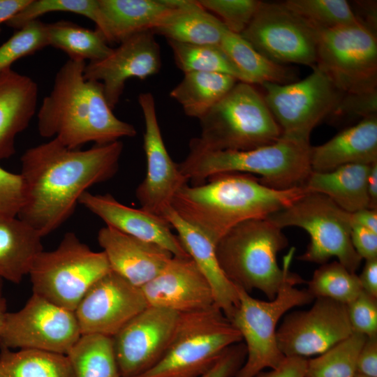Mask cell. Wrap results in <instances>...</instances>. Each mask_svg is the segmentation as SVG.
I'll list each match as a JSON object with an SVG mask.
<instances>
[{
    "mask_svg": "<svg viewBox=\"0 0 377 377\" xmlns=\"http://www.w3.org/2000/svg\"><path fill=\"white\" fill-rule=\"evenodd\" d=\"M351 222L377 233V209L365 208L351 213Z\"/></svg>",
    "mask_w": 377,
    "mask_h": 377,
    "instance_id": "681fc988",
    "label": "cell"
},
{
    "mask_svg": "<svg viewBox=\"0 0 377 377\" xmlns=\"http://www.w3.org/2000/svg\"><path fill=\"white\" fill-rule=\"evenodd\" d=\"M288 244L282 229L269 220L251 219L231 228L216 244V253L223 272L232 283L249 293L258 289L272 300L295 253V248H291L280 268L276 256Z\"/></svg>",
    "mask_w": 377,
    "mask_h": 377,
    "instance_id": "5b68a950",
    "label": "cell"
},
{
    "mask_svg": "<svg viewBox=\"0 0 377 377\" xmlns=\"http://www.w3.org/2000/svg\"><path fill=\"white\" fill-rule=\"evenodd\" d=\"M110 271L103 251H92L68 232L56 249L36 256L29 275L33 293L74 311L89 289Z\"/></svg>",
    "mask_w": 377,
    "mask_h": 377,
    "instance_id": "9c48e42d",
    "label": "cell"
},
{
    "mask_svg": "<svg viewBox=\"0 0 377 377\" xmlns=\"http://www.w3.org/2000/svg\"><path fill=\"white\" fill-rule=\"evenodd\" d=\"M246 357L245 344L237 343L228 347L200 377H235Z\"/></svg>",
    "mask_w": 377,
    "mask_h": 377,
    "instance_id": "ee69618b",
    "label": "cell"
},
{
    "mask_svg": "<svg viewBox=\"0 0 377 377\" xmlns=\"http://www.w3.org/2000/svg\"><path fill=\"white\" fill-rule=\"evenodd\" d=\"M7 313L6 300L3 294V279L0 278V336L5 323Z\"/></svg>",
    "mask_w": 377,
    "mask_h": 377,
    "instance_id": "f5cc1de1",
    "label": "cell"
},
{
    "mask_svg": "<svg viewBox=\"0 0 377 377\" xmlns=\"http://www.w3.org/2000/svg\"><path fill=\"white\" fill-rule=\"evenodd\" d=\"M350 238L355 251L362 259L377 258L376 232L352 223Z\"/></svg>",
    "mask_w": 377,
    "mask_h": 377,
    "instance_id": "f6af8a7d",
    "label": "cell"
},
{
    "mask_svg": "<svg viewBox=\"0 0 377 377\" xmlns=\"http://www.w3.org/2000/svg\"><path fill=\"white\" fill-rule=\"evenodd\" d=\"M315 66L343 96L376 94V37L363 23L321 31Z\"/></svg>",
    "mask_w": 377,
    "mask_h": 377,
    "instance_id": "8fae6325",
    "label": "cell"
},
{
    "mask_svg": "<svg viewBox=\"0 0 377 377\" xmlns=\"http://www.w3.org/2000/svg\"><path fill=\"white\" fill-rule=\"evenodd\" d=\"M377 297L363 290L347 304L348 319L353 332L367 337L377 335Z\"/></svg>",
    "mask_w": 377,
    "mask_h": 377,
    "instance_id": "b9f144b4",
    "label": "cell"
},
{
    "mask_svg": "<svg viewBox=\"0 0 377 377\" xmlns=\"http://www.w3.org/2000/svg\"><path fill=\"white\" fill-rule=\"evenodd\" d=\"M81 336L73 311L33 293L19 311L8 312L0 346L67 355Z\"/></svg>",
    "mask_w": 377,
    "mask_h": 377,
    "instance_id": "5bb4252c",
    "label": "cell"
},
{
    "mask_svg": "<svg viewBox=\"0 0 377 377\" xmlns=\"http://www.w3.org/2000/svg\"><path fill=\"white\" fill-rule=\"evenodd\" d=\"M176 66L184 73L207 72L229 75L240 82L239 71L218 45H195L167 40Z\"/></svg>",
    "mask_w": 377,
    "mask_h": 377,
    "instance_id": "e575fe53",
    "label": "cell"
},
{
    "mask_svg": "<svg viewBox=\"0 0 377 377\" xmlns=\"http://www.w3.org/2000/svg\"><path fill=\"white\" fill-rule=\"evenodd\" d=\"M0 374L3 377H75L67 355L6 348L1 349Z\"/></svg>",
    "mask_w": 377,
    "mask_h": 377,
    "instance_id": "d6a6232c",
    "label": "cell"
},
{
    "mask_svg": "<svg viewBox=\"0 0 377 377\" xmlns=\"http://www.w3.org/2000/svg\"><path fill=\"white\" fill-rule=\"evenodd\" d=\"M377 162V118L371 115L339 132L323 145L311 147L312 171L326 172L352 163Z\"/></svg>",
    "mask_w": 377,
    "mask_h": 377,
    "instance_id": "d4e9b609",
    "label": "cell"
},
{
    "mask_svg": "<svg viewBox=\"0 0 377 377\" xmlns=\"http://www.w3.org/2000/svg\"><path fill=\"white\" fill-rule=\"evenodd\" d=\"M97 239L112 271L137 287L154 279L173 255L163 247L105 226Z\"/></svg>",
    "mask_w": 377,
    "mask_h": 377,
    "instance_id": "7402d4cb",
    "label": "cell"
},
{
    "mask_svg": "<svg viewBox=\"0 0 377 377\" xmlns=\"http://www.w3.org/2000/svg\"><path fill=\"white\" fill-rule=\"evenodd\" d=\"M175 8L168 0H98L96 29L108 44L151 31Z\"/></svg>",
    "mask_w": 377,
    "mask_h": 377,
    "instance_id": "484cf974",
    "label": "cell"
},
{
    "mask_svg": "<svg viewBox=\"0 0 377 377\" xmlns=\"http://www.w3.org/2000/svg\"><path fill=\"white\" fill-rule=\"evenodd\" d=\"M0 377H3V376L0 374Z\"/></svg>",
    "mask_w": 377,
    "mask_h": 377,
    "instance_id": "11a10c76",
    "label": "cell"
},
{
    "mask_svg": "<svg viewBox=\"0 0 377 377\" xmlns=\"http://www.w3.org/2000/svg\"><path fill=\"white\" fill-rule=\"evenodd\" d=\"M208 12L216 14L230 31L240 35L253 19L260 3L258 0H199Z\"/></svg>",
    "mask_w": 377,
    "mask_h": 377,
    "instance_id": "60d3db41",
    "label": "cell"
},
{
    "mask_svg": "<svg viewBox=\"0 0 377 377\" xmlns=\"http://www.w3.org/2000/svg\"><path fill=\"white\" fill-rule=\"evenodd\" d=\"M67 356L75 377H121L112 337L82 335Z\"/></svg>",
    "mask_w": 377,
    "mask_h": 377,
    "instance_id": "836d02e7",
    "label": "cell"
},
{
    "mask_svg": "<svg viewBox=\"0 0 377 377\" xmlns=\"http://www.w3.org/2000/svg\"><path fill=\"white\" fill-rule=\"evenodd\" d=\"M54 12L82 15L96 24L98 19V0H29L23 8L5 24L18 30L45 14Z\"/></svg>",
    "mask_w": 377,
    "mask_h": 377,
    "instance_id": "f35d334b",
    "label": "cell"
},
{
    "mask_svg": "<svg viewBox=\"0 0 377 377\" xmlns=\"http://www.w3.org/2000/svg\"><path fill=\"white\" fill-rule=\"evenodd\" d=\"M221 47L243 76L244 82L253 85L293 82L296 75L290 67L274 62L253 47L240 35L225 30Z\"/></svg>",
    "mask_w": 377,
    "mask_h": 377,
    "instance_id": "f546056e",
    "label": "cell"
},
{
    "mask_svg": "<svg viewBox=\"0 0 377 377\" xmlns=\"http://www.w3.org/2000/svg\"><path fill=\"white\" fill-rule=\"evenodd\" d=\"M138 99L145 121L147 172L135 195L142 209L163 217L165 212L171 207L174 196L187 184L188 179L172 160L165 146L154 96L150 92H143L139 94Z\"/></svg>",
    "mask_w": 377,
    "mask_h": 377,
    "instance_id": "ac0fdd59",
    "label": "cell"
},
{
    "mask_svg": "<svg viewBox=\"0 0 377 377\" xmlns=\"http://www.w3.org/2000/svg\"><path fill=\"white\" fill-rule=\"evenodd\" d=\"M239 82L235 77L219 73L190 72L170 96L185 114L200 119Z\"/></svg>",
    "mask_w": 377,
    "mask_h": 377,
    "instance_id": "4dcf8cb0",
    "label": "cell"
},
{
    "mask_svg": "<svg viewBox=\"0 0 377 377\" xmlns=\"http://www.w3.org/2000/svg\"><path fill=\"white\" fill-rule=\"evenodd\" d=\"M369 208L377 209V162L371 165L367 178Z\"/></svg>",
    "mask_w": 377,
    "mask_h": 377,
    "instance_id": "816d5d0a",
    "label": "cell"
},
{
    "mask_svg": "<svg viewBox=\"0 0 377 377\" xmlns=\"http://www.w3.org/2000/svg\"><path fill=\"white\" fill-rule=\"evenodd\" d=\"M140 289L148 306L179 313L202 311L215 305L209 282L190 256H173Z\"/></svg>",
    "mask_w": 377,
    "mask_h": 377,
    "instance_id": "ffe728a7",
    "label": "cell"
},
{
    "mask_svg": "<svg viewBox=\"0 0 377 377\" xmlns=\"http://www.w3.org/2000/svg\"><path fill=\"white\" fill-rule=\"evenodd\" d=\"M307 290L313 298H329L347 305L360 295L362 288L355 273L334 261L323 264L314 272Z\"/></svg>",
    "mask_w": 377,
    "mask_h": 377,
    "instance_id": "8d00e7d4",
    "label": "cell"
},
{
    "mask_svg": "<svg viewBox=\"0 0 377 377\" xmlns=\"http://www.w3.org/2000/svg\"><path fill=\"white\" fill-rule=\"evenodd\" d=\"M307 360L300 357H286L276 369L260 372L255 377H305Z\"/></svg>",
    "mask_w": 377,
    "mask_h": 377,
    "instance_id": "7dc6e473",
    "label": "cell"
},
{
    "mask_svg": "<svg viewBox=\"0 0 377 377\" xmlns=\"http://www.w3.org/2000/svg\"><path fill=\"white\" fill-rule=\"evenodd\" d=\"M304 79L286 84H262L265 103L281 136L309 142L313 129L335 112L343 95L317 66Z\"/></svg>",
    "mask_w": 377,
    "mask_h": 377,
    "instance_id": "7c38bea8",
    "label": "cell"
},
{
    "mask_svg": "<svg viewBox=\"0 0 377 377\" xmlns=\"http://www.w3.org/2000/svg\"><path fill=\"white\" fill-rule=\"evenodd\" d=\"M358 278L362 290L377 297V258L366 260Z\"/></svg>",
    "mask_w": 377,
    "mask_h": 377,
    "instance_id": "c3c4849f",
    "label": "cell"
},
{
    "mask_svg": "<svg viewBox=\"0 0 377 377\" xmlns=\"http://www.w3.org/2000/svg\"><path fill=\"white\" fill-rule=\"evenodd\" d=\"M189 256L209 282L214 304L230 320L239 305L236 286L223 272L216 253V244L198 229L183 219L172 208L163 214Z\"/></svg>",
    "mask_w": 377,
    "mask_h": 377,
    "instance_id": "603a6c76",
    "label": "cell"
},
{
    "mask_svg": "<svg viewBox=\"0 0 377 377\" xmlns=\"http://www.w3.org/2000/svg\"><path fill=\"white\" fill-rule=\"evenodd\" d=\"M307 193L303 186L275 189L251 174L226 172L197 186H184L174 196L171 207L216 244L236 225L266 219Z\"/></svg>",
    "mask_w": 377,
    "mask_h": 377,
    "instance_id": "3957f363",
    "label": "cell"
},
{
    "mask_svg": "<svg viewBox=\"0 0 377 377\" xmlns=\"http://www.w3.org/2000/svg\"><path fill=\"white\" fill-rule=\"evenodd\" d=\"M161 66L160 47L154 34L146 31L120 43L105 58L86 64L84 77L101 83L106 101L113 110L128 79L145 80L156 74Z\"/></svg>",
    "mask_w": 377,
    "mask_h": 377,
    "instance_id": "d6986e66",
    "label": "cell"
},
{
    "mask_svg": "<svg viewBox=\"0 0 377 377\" xmlns=\"http://www.w3.org/2000/svg\"><path fill=\"white\" fill-rule=\"evenodd\" d=\"M48 46L64 52L70 59L96 61L112 51L103 34L70 21L46 24Z\"/></svg>",
    "mask_w": 377,
    "mask_h": 377,
    "instance_id": "1f68e13d",
    "label": "cell"
},
{
    "mask_svg": "<svg viewBox=\"0 0 377 377\" xmlns=\"http://www.w3.org/2000/svg\"><path fill=\"white\" fill-rule=\"evenodd\" d=\"M280 228L296 226L310 236L306 251L298 257L303 261L324 264L332 257L348 271L355 273L362 261L350 238L351 214L327 196L307 193L290 205L267 218Z\"/></svg>",
    "mask_w": 377,
    "mask_h": 377,
    "instance_id": "30bf717a",
    "label": "cell"
},
{
    "mask_svg": "<svg viewBox=\"0 0 377 377\" xmlns=\"http://www.w3.org/2000/svg\"><path fill=\"white\" fill-rule=\"evenodd\" d=\"M242 340L239 332L216 305L182 313L164 355L135 377H200L228 347Z\"/></svg>",
    "mask_w": 377,
    "mask_h": 377,
    "instance_id": "ba28073f",
    "label": "cell"
},
{
    "mask_svg": "<svg viewBox=\"0 0 377 377\" xmlns=\"http://www.w3.org/2000/svg\"><path fill=\"white\" fill-rule=\"evenodd\" d=\"M367 337L353 332L318 357L307 360L305 377H353Z\"/></svg>",
    "mask_w": 377,
    "mask_h": 377,
    "instance_id": "d590c367",
    "label": "cell"
},
{
    "mask_svg": "<svg viewBox=\"0 0 377 377\" xmlns=\"http://www.w3.org/2000/svg\"><path fill=\"white\" fill-rule=\"evenodd\" d=\"M29 1V0H0V24L6 23Z\"/></svg>",
    "mask_w": 377,
    "mask_h": 377,
    "instance_id": "f907efd6",
    "label": "cell"
},
{
    "mask_svg": "<svg viewBox=\"0 0 377 377\" xmlns=\"http://www.w3.org/2000/svg\"><path fill=\"white\" fill-rule=\"evenodd\" d=\"M283 3L318 32L362 23L345 0H288Z\"/></svg>",
    "mask_w": 377,
    "mask_h": 377,
    "instance_id": "74e56055",
    "label": "cell"
},
{
    "mask_svg": "<svg viewBox=\"0 0 377 377\" xmlns=\"http://www.w3.org/2000/svg\"><path fill=\"white\" fill-rule=\"evenodd\" d=\"M357 373L377 377V335L367 337L357 360Z\"/></svg>",
    "mask_w": 377,
    "mask_h": 377,
    "instance_id": "bcb514c9",
    "label": "cell"
},
{
    "mask_svg": "<svg viewBox=\"0 0 377 377\" xmlns=\"http://www.w3.org/2000/svg\"><path fill=\"white\" fill-rule=\"evenodd\" d=\"M226 29L222 22L198 1L184 0L181 6L168 12L151 31L179 43L220 45Z\"/></svg>",
    "mask_w": 377,
    "mask_h": 377,
    "instance_id": "4316f807",
    "label": "cell"
},
{
    "mask_svg": "<svg viewBox=\"0 0 377 377\" xmlns=\"http://www.w3.org/2000/svg\"><path fill=\"white\" fill-rule=\"evenodd\" d=\"M371 165L352 163L330 171H311L302 186L308 193L327 196L351 214L369 208L367 178Z\"/></svg>",
    "mask_w": 377,
    "mask_h": 377,
    "instance_id": "f1b7e54d",
    "label": "cell"
},
{
    "mask_svg": "<svg viewBox=\"0 0 377 377\" xmlns=\"http://www.w3.org/2000/svg\"><path fill=\"white\" fill-rule=\"evenodd\" d=\"M37 83L12 68L0 74V160L15 154V138L36 111Z\"/></svg>",
    "mask_w": 377,
    "mask_h": 377,
    "instance_id": "cb8c5ba5",
    "label": "cell"
},
{
    "mask_svg": "<svg viewBox=\"0 0 377 377\" xmlns=\"http://www.w3.org/2000/svg\"><path fill=\"white\" fill-rule=\"evenodd\" d=\"M123 151L120 140L69 149L55 139L22 155L24 203L17 216L42 237L63 225L87 189L112 178Z\"/></svg>",
    "mask_w": 377,
    "mask_h": 377,
    "instance_id": "6da1fadb",
    "label": "cell"
},
{
    "mask_svg": "<svg viewBox=\"0 0 377 377\" xmlns=\"http://www.w3.org/2000/svg\"><path fill=\"white\" fill-rule=\"evenodd\" d=\"M319 32L284 3L261 1L240 36L258 52L281 64L316 63Z\"/></svg>",
    "mask_w": 377,
    "mask_h": 377,
    "instance_id": "4fadbf2b",
    "label": "cell"
},
{
    "mask_svg": "<svg viewBox=\"0 0 377 377\" xmlns=\"http://www.w3.org/2000/svg\"><path fill=\"white\" fill-rule=\"evenodd\" d=\"M309 142L281 136L256 149L189 152L178 168L193 186L226 172L256 174L264 185L275 189L302 186L311 173Z\"/></svg>",
    "mask_w": 377,
    "mask_h": 377,
    "instance_id": "277c9868",
    "label": "cell"
},
{
    "mask_svg": "<svg viewBox=\"0 0 377 377\" xmlns=\"http://www.w3.org/2000/svg\"><path fill=\"white\" fill-rule=\"evenodd\" d=\"M85 66L84 61L68 59L58 70L37 113L40 135L73 149L134 137L135 127L112 112L101 83L84 78Z\"/></svg>",
    "mask_w": 377,
    "mask_h": 377,
    "instance_id": "7a4b0ae2",
    "label": "cell"
},
{
    "mask_svg": "<svg viewBox=\"0 0 377 377\" xmlns=\"http://www.w3.org/2000/svg\"><path fill=\"white\" fill-rule=\"evenodd\" d=\"M286 266L283 281L274 299L263 301L236 286L239 305L230 322L245 341L246 357L235 377H255L265 368L276 369L286 357L276 342V325L290 309L309 304L314 299L307 290L295 285L302 279Z\"/></svg>",
    "mask_w": 377,
    "mask_h": 377,
    "instance_id": "52a82bcc",
    "label": "cell"
},
{
    "mask_svg": "<svg viewBox=\"0 0 377 377\" xmlns=\"http://www.w3.org/2000/svg\"><path fill=\"white\" fill-rule=\"evenodd\" d=\"M47 46L46 24L39 20L27 24L0 45V74L18 59Z\"/></svg>",
    "mask_w": 377,
    "mask_h": 377,
    "instance_id": "ab89813d",
    "label": "cell"
},
{
    "mask_svg": "<svg viewBox=\"0 0 377 377\" xmlns=\"http://www.w3.org/2000/svg\"><path fill=\"white\" fill-rule=\"evenodd\" d=\"M147 306L140 288L111 270L89 289L74 313L82 335L112 337Z\"/></svg>",
    "mask_w": 377,
    "mask_h": 377,
    "instance_id": "e0dca14e",
    "label": "cell"
},
{
    "mask_svg": "<svg viewBox=\"0 0 377 377\" xmlns=\"http://www.w3.org/2000/svg\"><path fill=\"white\" fill-rule=\"evenodd\" d=\"M353 333L347 305L317 297L307 311H294L276 330V342L285 357L320 355Z\"/></svg>",
    "mask_w": 377,
    "mask_h": 377,
    "instance_id": "9a60e30c",
    "label": "cell"
},
{
    "mask_svg": "<svg viewBox=\"0 0 377 377\" xmlns=\"http://www.w3.org/2000/svg\"><path fill=\"white\" fill-rule=\"evenodd\" d=\"M24 184L20 174L0 166V214L17 216L24 203Z\"/></svg>",
    "mask_w": 377,
    "mask_h": 377,
    "instance_id": "7bdbcfd3",
    "label": "cell"
},
{
    "mask_svg": "<svg viewBox=\"0 0 377 377\" xmlns=\"http://www.w3.org/2000/svg\"><path fill=\"white\" fill-rule=\"evenodd\" d=\"M42 238L19 217L0 214V278L20 283L43 251Z\"/></svg>",
    "mask_w": 377,
    "mask_h": 377,
    "instance_id": "83f0119b",
    "label": "cell"
},
{
    "mask_svg": "<svg viewBox=\"0 0 377 377\" xmlns=\"http://www.w3.org/2000/svg\"><path fill=\"white\" fill-rule=\"evenodd\" d=\"M79 204L101 219L106 226L144 241L156 244L175 256H189L178 236L163 217L142 208L126 206L110 194H93L89 191L81 196Z\"/></svg>",
    "mask_w": 377,
    "mask_h": 377,
    "instance_id": "44dd1931",
    "label": "cell"
},
{
    "mask_svg": "<svg viewBox=\"0 0 377 377\" xmlns=\"http://www.w3.org/2000/svg\"><path fill=\"white\" fill-rule=\"evenodd\" d=\"M182 313L148 306L112 337L121 377H135L164 355Z\"/></svg>",
    "mask_w": 377,
    "mask_h": 377,
    "instance_id": "2e32d148",
    "label": "cell"
},
{
    "mask_svg": "<svg viewBox=\"0 0 377 377\" xmlns=\"http://www.w3.org/2000/svg\"><path fill=\"white\" fill-rule=\"evenodd\" d=\"M199 120L201 133L190 141L189 152L249 150L282 135L263 94L240 81Z\"/></svg>",
    "mask_w": 377,
    "mask_h": 377,
    "instance_id": "8992f818",
    "label": "cell"
},
{
    "mask_svg": "<svg viewBox=\"0 0 377 377\" xmlns=\"http://www.w3.org/2000/svg\"><path fill=\"white\" fill-rule=\"evenodd\" d=\"M353 377H370L360 373H356Z\"/></svg>",
    "mask_w": 377,
    "mask_h": 377,
    "instance_id": "db71d44e",
    "label": "cell"
}]
</instances>
